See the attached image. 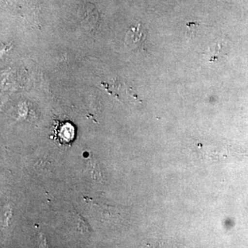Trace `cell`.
<instances>
[{"label":"cell","mask_w":248,"mask_h":248,"mask_svg":"<svg viewBox=\"0 0 248 248\" xmlns=\"http://www.w3.org/2000/svg\"><path fill=\"white\" fill-rule=\"evenodd\" d=\"M145 39L146 35L142 31L140 24H139L138 27L132 28L127 32L125 36V45L131 49L140 48L143 45Z\"/></svg>","instance_id":"cell-1"},{"label":"cell","mask_w":248,"mask_h":248,"mask_svg":"<svg viewBox=\"0 0 248 248\" xmlns=\"http://www.w3.org/2000/svg\"><path fill=\"white\" fill-rule=\"evenodd\" d=\"M221 53V46L217 45L216 46V50H215V54L212 57V58L210 59V62H215L216 60H218V58H219L220 54Z\"/></svg>","instance_id":"cell-2"}]
</instances>
